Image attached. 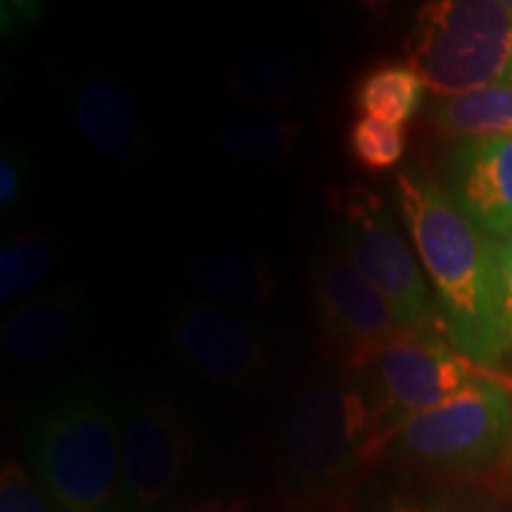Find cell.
Here are the masks:
<instances>
[{
  "mask_svg": "<svg viewBox=\"0 0 512 512\" xmlns=\"http://www.w3.org/2000/svg\"><path fill=\"white\" fill-rule=\"evenodd\" d=\"M311 294L320 325L344 354V363L406 332L387 299L339 249L316 261L311 273Z\"/></svg>",
  "mask_w": 512,
  "mask_h": 512,
  "instance_id": "cell-10",
  "label": "cell"
},
{
  "mask_svg": "<svg viewBox=\"0 0 512 512\" xmlns=\"http://www.w3.org/2000/svg\"><path fill=\"white\" fill-rule=\"evenodd\" d=\"M396 204L432 283L448 342L479 368L501 373L498 240L465 219L444 185L420 171L396 176Z\"/></svg>",
  "mask_w": 512,
  "mask_h": 512,
  "instance_id": "cell-1",
  "label": "cell"
},
{
  "mask_svg": "<svg viewBox=\"0 0 512 512\" xmlns=\"http://www.w3.org/2000/svg\"><path fill=\"white\" fill-rule=\"evenodd\" d=\"M361 382L382 432V451L401 422L439 406L494 370L479 368L444 332H401L368 354L342 363Z\"/></svg>",
  "mask_w": 512,
  "mask_h": 512,
  "instance_id": "cell-6",
  "label": "cell"
},
{
  "mask_svg": "<svg viewBox=\"0 0 512 512\" xmlns=\"http://www.w3.org/2000/svg\"><path fill=\"white\" fill-rule=\"evenodd\" d=\"M0 512H60L36 477L17 460H5L0 477Z\"/></svg>",
  "mask_w": 512,
  "mask_h": 512,
  "instance_id": "cell-21",
  "label": "cell"
},
{
  "mask_svg": "<svg viewBox=\"0 0 512 512\" xmlns=\"http://www.w3.org/2000/svg\"><path fill=\"white\" fill-rule=\"evenodd\" d=\"M83 304V287L64 285L17 306L0 325L3 356L17 368L46 366L79 335Z\"/></svg>",
  "mask_w": 512,
  "mask_h": 512,
  "instance_id": "cell-12",
  "label": "cell"
},
{
  "mask_svg": "<svg viewBox=\"0 0 512 512\" xmlns=\"http://www.w3.org/2000/svg\"><path fill=\"white\" fill-rule=\"evenodd\" d=\"M166 335L192 373L221 387H247L271 366L266 337L252 320L207 299L178 304L166 320Z\"/></svg>",
  "mask_w": 512,
  "mask_h": 512,
  "instance_id": "cell-9",
  "label": "cell"
},
{
  "mask_svg": "<svg viewBox=\"0 0 512 512\" xmlns=\"http://www.w3.org/2000/svg\"><path fill=\"white\" fill-rule=\"evenodd\" d=\"M444 190L489 238L512 235V138L456 140L444 162Z\"/></svg>",
  "mask_w": 512,
  "mask_h": 512,
  "instance_id": "cell-11",
  "label": "cell"
},
{
  "mask_svg": "<svg viewBox=\"0 0 512 512\" xmlns=\"http://www.w3.org/2000/svg\"><path fill=\"white\" fill-rule=\"evenodd\" d=\"M406 133L401 126L373 117H358L349 131V155L368 171H387L401 162Z\"/></svg>",
  "mask_w": 512,
  "mask_h": 512,
  "instance_id": "cell-20",
  "label": "cell"
},
{
  "mask_svg": "<svg viewBox=\"0 0 512 512\" xmlns=\"http://www.w3.org/2000/svg\"><path fill=\"white\" fill-rule=\"evenodd\" d=\"M505 8H508V12H510V17H512V3H505Z\"/></svg>",
  "mask_w": 512,
  "mask_h": 512,
  "instance_id": "cell-27",
  "label": "cell"
},
{
  "mask_svg": "<svg viewBox=\"0 0 512 512\" xmlns=\"http://www.w3.org/2000/svg\"><path fill=\"white\" fill-rule=\"evenodd\" d=\"M335 211L339 252L387 299L401 328L444 332L437 299L380 195L351 185L337 195Z\"/></svg>",
  "mask_w": 512,
  "mask_h": 512,
  "instance_id": "cell-7",
  "label": "cell"
},
{
  "mask_svg": "<svg viewBox=\"0 0 512 512\" xmlns=\"http://www.w3.org/2000/svg\"><path fill=\"white\" fill-rule=\"evenodd\" d=\"M512 444V382L491 375L392 432L384 451L427 470L467 475L494 465Z\"/></svg>",
  "mask_w": 512,
  "mask_h": 512,
  "instance_id": "cell-5",
  "label": "cell"
},
{
  "mask_svg": "<svg viewBox=\"0 0 512 512\" xmlns=\"http://www.w3.org/2000/svg\"><path fill=\"white\" fill-rule=\"evenodd\" d=\"M43 5L36 3H3V29L17 31L27 29L34 17L41 15Z\"/></svg>",
  "mask_w": 512,
  "mask_h": 512,
  "instance_id": "cell-25",
  "label": "cell"
},
{
  "mask_svg": "<svg viewBox=\"0 0 512 512\" xmlns=\"http://www.w3.org/2000/svg\"><path fill=\"white\" fill-rule=\"evenodd\" d=\"M349 512H439L434 505L425 503L411 491L399 489L396 484L377 482L356 498Z\"/></svg>",
  "mask_w": 512,
  "mask_h": 512,
  "instance_id": "cell-23",
  "label": "cell"
},
{
  "mask_svg": "<svg viewBox=\"0 0 512 512\" xmlns=\"http://www.w3.org/2000/svg\"><path fill=\"white\" fill-rule=\"evenodd\" d=\"M309 88L302 57L283 48H261L230 67L223 98L247 107H287Z\"/></svg>",
  "mask_w": 512,
  "mask_h": 512,
  "instance_id": "cell-15",
  "label": "cell"
},
{
  "mask_svg": "<svg viewBox=\"0 0 512 512\" xmlns=\"http://www.w3.org/2000/svg\"><path fill=\"white\" fill-rule=\"evenodd\" d=\"M508 81H512V72H510V76H508Z\"/></svg>",
  "mask_w": 512,
  "mask_h": 512,
  "instance_id": "cell-29",
  "label": "cell"
},
{
  "mask_svg": "<svg viewBox=\"0 0 512 512\" xmlns=\"http://www.w3.org/2000/svg\"><path fill=\"white\" fill-rule=\"evenodd\" d=\"M280 475L292 496H318L382 453L375 408L349 370H313L287 401Z\"/></svg>",
  "mask_w": 512,
  "mask_h": 512,
  "instance_id": "cell-3",
  "label": "cell"
},
{
  "mask_svg": "<svg viewBox=\"0 0 512 512\" xmlns=\"http://www.w3.org/2000/svg\"><path fill=\"white\" fill-rule=\"evenodd\" d=\"M72 119L95 155L112 164L143 155L147 136L140 105L126 86L105 74H86L72 91Z\"/></svg>",
  "mask_w": 512,
  "mask_h": 512,
  "instance_id": "cell-13",
  "label": "cell"
},
{
  "mask_svg": "<svg viewBox=\"0 0 512 512\" xmlns=\"http://www.w3.org/2000/svg\"><path fill=\"white\" fill-rule=\"evenodd\" d=\"M498 273H501V318L505 356L512 358V235L498 240Z\"/></svg>",
  "mask_w": 512,
  "mask_h": 512,
  "instance_id": "cell-24",
  "label": "cell"
},
{
  "mask_svg": "<svg viewBox=\"0 0 512 512\" xmlns=\"http://www.w3.org/2000/svg\"><path fill=\"white\" fill-rule=\"evenodd\" d=\"M214 138L238 162L266 166L292 155L302 138V124L283 114L242 112L221 121Z\"/></svg>",
  "mask_w": 512,
  "mask_h": 512,
  "instance_id": "cell-17",
  "label": "cell"
},
{
  "mask_svg": "<svg viewBox=\"0 0 512 512\" xmlns=\"http://www.w3.org/2000/svg\"><path fill=\"white\" fill-rule=\"evenodd\" d=\"M432 121L444 136L456 140L512 138V81L439 98Z\"/></svg>",
  "mask_w": 512,
  "mask_h": 512,
  "instance_id": "cell-16",
  "label": "cell"
},
{
  "mask_svg": "<svg viewBox=\"0 0 512 512\" xmlns=\"http://www.w3.org/2000/svg\"><path fill=\"white\" fill-rule=\"evenodd\" d=\"M325 512H342V510H325Z\"/></svg>",
  "mask_w": 512,
  "mask_h": 512,
  "instance_id": "cell-28",
  "label": "cell"
},
{
  "mask_svg": "<svg viewBox=\"0 0 512 512\" xmlns=\"http://www.w3.org/2000/svg\"><path fill=\"white\" fill-rule=\"evenodd\" d=\"M162 512H245V503L240 498H211V501L183 505V508H166Z\"/></svg>",
  "mask_w": 512,
  "mask_h": 512,
  "instance_id": "cell-26",
  "label": "cell"
},
{
  "mask_svg": "<svg viewBox=\"0 0 512 512\" xmlns=\"http://www.w3.org/2000/svg\"><path fill=\"white\" fill-rule=\"evenodd\" d=\"M411 67L441 98L508 81L512 17L494 0L422 5L408 36Z\"/></svg>",
  "mask_w": 512,
  "mask_h": 512,
  "instance_id": "cell-4",
  "label": "cell"
},
{
  "mask_svg": "<svg viewBox=\"0 0 512 512\" xmlns=\"http://www.w3.org/2000/svg\"><path fill=\"white\" fill-rule=\"evenodd\" d=\"M190 280L204 299L233 313L271 309L278 299L280 278L264 256L235 247H216L197 256Z\"/></svg>",
  "mask_w": 512,
  "mask_h": 512,
  "instance_id": "cell-14",
  "label": "cell"
},
{
  "mask_svg": "<svg viewBox=\"0 0 512 512\" xmlns=\"http://www.w3.org/2000/svg\"><path fill=\"white\" fill-rule=\"evenodd\" d=\"M31 185V162L29 155L17 145H3L0 152V209L8 214L24 202V195Z\"/></svg>",
  "mask_w": 512,
  "mask_h": 512,
  "instance_id": "cell-22",
  "label": "cell"
},
{
  "mask_svg": "<svg viewBox=\"0 0 512 512\" xmlns=\"http://www.w3.org/2000/svg\"><path fill=\"white\" fill-rule=\"evenodd\" d=\"M119 415L105 389L74 384L27 420L36 479L60 512H119Z\"/></svg>",
  "mask_w": 512,
  "mask_h": 512,
  "instance_id": "cell-2",
  "label": "cell"
},
{
  "mask_svg": "<svg viewBox=\"0 0 512 512\" xmlns=\"http://www.w3.org/2000/svg\"><path fill=\"white\" fill-rule=\"evenodd\" d=\"M195 463V437L174 403L128 401L119 422V512L166 510Z\"/></svg>",
  "mask_w": 512,
  "mask_h": 512,
  "instance_id": "cell-8",
  "label": "cell"
},
{
  "mask_svg": "<svg viewBox=\"0 0 512 512\" xmlns=\"http://www.w3.org/2000/svg\"><path fill=\"white\" fill-rule=\"evenodd\" d=\"M425 100V81L411 64L384 62L363 74L354 91L356 110L387 124H408Z\"/></svg>",
  "mask_w": 512,
  "mask_h": 512,
  "instance_id": "cell-19",
  "label": "cell"
},
{
  "mask_svg": "<svg viewBox=\"0 0 512 512\" xmlns=\"http://www.w3.org/2000/svg\"><path fill=\"white\" fill-rule=\"evenodd\" d=\"M55 266V242L38 228L5 235L0 247V304L22 306L38 297Z\"/></svg>",
  "mask_w": 512,
  "mask_h": 512,
  "instance_id": "cell-18",
  "label": "cell"
}]
</instances>
